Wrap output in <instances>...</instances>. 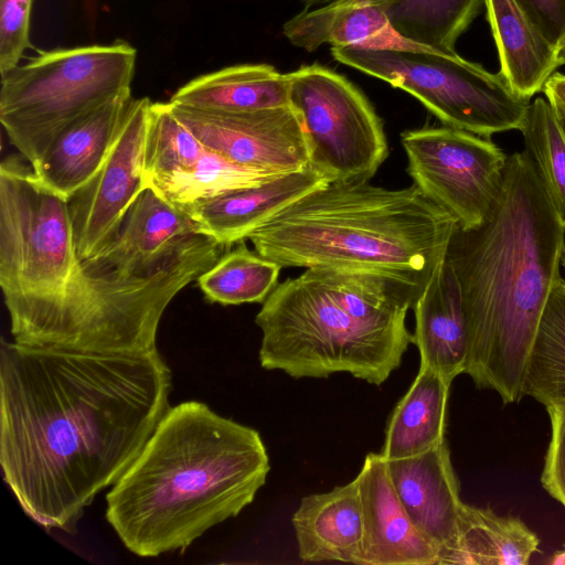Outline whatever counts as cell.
<instances>
[{"instance_id": "cell-32", "label": "cell", "mask_w": 565, "mask_h": 565, "mask_svg": "<svg viewBox=\"0 0 565 565\" xmlns=\"http://www.w3.org/2000/svg\"><path fill=\"white\" fill-rule=\"evenodd\" d=\"M33 0H0V74L19 65L31 47L30 20Z\"/></svg>"}, {"instance_id": "cell-37", "label": "cell", "mask_w": 565, "mask_h": 565, "mask_svg": "<svg viewBox=\"0 0 565 565\" xmlns=\"http://www.w3.org/2000/svg\"><path fill=\"white\" fill-rule=\"evenodd\" d=\"M561 266L565 269V223L562 231Z\"/></svg>"}, {"instance_id": "cell-30", "label": "cell", "mask_w": 565, "mask_h": 565, "mask_svg": "<svg viewBox=\"0 0 565 565\" xmlns=\"http://www.w3.org/2000/svg\"><path fill=\"white\" fill-rule=\"evenodd\" d=\"M276 175L279 174L243 167L205 148L191 169L152 186L170 203L184 206L260 184Z\"/></svg>"}, {"instance_id": "cell-1", "label": "cell", "mask_w": 565, "mask_h": 565, "mask_svg": "<svg viewBox=\"0 0 565 565\" xmlns=\"http://www.w3.org/2000/svg\"><path fill=\"white\" fill-rule=\"evenodd\" d=\"M158 350L76 352L1 343L0 463L24 512L75 530L96 494L137 459L169 409Z\"/></svg>"}, {"instance_id": "cell-15", "label": "cell", "mask_w": 565, "mask_h": 565, "mask_svg": "<svg viewBox=\"0 0 565 565\" xmlns=\"http://www.w3.org/2000/svg\"><path fill=\"white\" fill-rule=\"evenodd\" d=\"M327 183L326 177L308 164L260 184L178 207L192 217L201 233L228 247L249 238L278 212Z\"/></svg>"}, {"instance_id": "cell-19", "label": "cell", "mask_w": 565, "mask_h": 565, "mask_svg": "<svg viewBox=\"0 0 565 565\" xmlns=\"http://www.w3.org/2000/svg\"><path fill=\"white\" fill-rule=\"evenodd\" d=\"M291 523L300 559L361 565L364 522L355 478L331 491L303 497Z\"/></svg>"}, {"instance_id": "cell-23", "label": "cell", "mask_w": 565, "mask_h": 565, "mask_svg": "<svg viewBox=\"0 0 565 565\" xmlns=\"http://www.w3.org/2000/svg\"><path fill=\"white\" fill-rule=\"evenodd\" d=\"M289 75L266 64L225 67L193 78L169 100L216 111H255L289 106Z\"/></svg>"}, {"instance_id": "cell-16", "label": "cell", "mask_w": 565, "mask_h": 565, "mask_svg": "<svg viewBox=\"0 0 565 565\" xmlns=\"http://www.w3.org/2000/svg\"><path fill=\"white\" fill-rule=\"evenodd\" d=\"M386 462L394 490L416 527L438 551L449 545L463 502L446 440L422 454Z\"/></svg>"}, {"instance_id": "cell-17", "label": "cell", "mask_w": 565, "mask_h": 565, "mask_svg": "<svg viewBox=\"0 0 565 565\" xmlns=\"http://www.w3.org/2000/svg\"><path fill=\"white\" fill-rule=\"evenodd\" d=\"M412 343L424 363L448 382L465 373L469 332L462 294L452 265L443 259L415 301Z\"/></svg>"}, {"instance_id": "cell-12", "label": "cell", "mask_w": 565, "mask_h": 565, "mask_svg": "<svg viewBox=\"0 0 565 565\" xmlns=\"http://www.w3.org/2000/svg\"><path fill=\"white\" fill-rule=\"evenodd\" d=\"M150 105L148 97L131 98L103 166L67 199L81 262L99 255L111 243L127 211L148 185L143 152Z\"/></svg>"}, {"instance_id": "cell-14", "label": "cell", "mask_w": 565, "mask_h": 565, "mask_svg": "<svg viewBox=\"0 0 565 565\" xmlns=\"http://www.w3.org/2000/svg\"><path fill=\"white\" fill-rule=\"evenodd\" d=\"M355 480L364 522L361 565H436L438 547L405 511L382 454H369Z\"/></svg>"}, {"instance_id": "cell-21", "label": "cell", "mask_w": 565, "mask_h": 565, "mask_svg": "<svg viewBox=\"0 0 565 565\" xmlns=\"http://www.w3.org/2000/svg\"><path fill=\"white\" fill-rule=\"evenodd\" d=\"M196 233L201 231L192 217L148 184L127 211L111 243L89 259L106 267L128 269Z\"/></svg>"}, {"instance_id": "cell-33", "label": "cell", "mask_w": 565, "mask_h": 565, "mask_svg": "<svg viewBox=\"0 0 565 565\" xmlns=\"http://www.w3.org/2000/svg\"><path fill=\"white\" fill-rule=\"evenodd\" d=\"M545 407L550 414L552 433L541 482L565 508V403H554Z\"/></svg>"}, {"instance_id": "cell-25", "label": "cell", "mask_w": 565, "mask_h": 565, "mask_svg": "<svg viewBox=\"0 0 565 565\" xmlns=\"http://www.w3.org/2000/svg\"><path fill=\"white\" fill-rule=\"evenodd\" d=\"M450 384L440 373L420 363L413 384L388 419L381 452L386 460L412 457L446 440Z\"/></svg>"}, {"instance_id": "cell-4", "label": "cell", "mask_w": 565, "mask_h": 565, "mask_svg": "<svg viewBox=\"0 0 565 565\" xmlns=\"http://www.w3.org/2000/svg\"><path fill=\"white\" fill-rule=\"evenodd\" d=\"M457 228V220L415 184L391 190L334 181L278 212L248 239L281 267L371 271L418 298Z\"/></svg>"}, {"instance_id": "cell-36", "label": "cell", "mask_w": 565, "mask_h": 565, "mask_svg": "<svg viewBox=\"0 0 565 565\" xmlns=\"http://www.w3.org/2000/svg\"><path fill=\"white\" fill-rule=\"evenodd\" d=\"M557 60H558L559 66L565 65V35L557 46Z\"/></svg>"}, {"instance_id": "cell-27", "label": "cell", "mask_w": 565, "mask_h": 565, "mask_svg": "<svg viewBox=\"0 0 565 565\" xmlns=\"http://www.w3.org/2000/svg\"><path fill=\"white\" fill-rule=\"evenodd\" d=\"M522 395L565 403V280L552 289L527 360Z\"/></svg>"}, {"instance_id": "cell-18", "label": "cell", "mask_w": 565, "mask_h": 565, "mask_svg": "<svg viewBox=\"0 0 565 565\" xmlns=\"http://www.w3.org/2000/svg\"><path fill=\"white\" fill-rule=\"evenodd\" d=\"M131 98H115L63 129L31 166L38 178L67 199L88 182L106 160Z\"/></svg>"}, {"instance_id": "cell-28", "label": "cell", "mask_w": 565, "mask_h": 565, "mask_svg": "<svg viewBox=\"0 0 565 565\" xmlns=\"http://www.w3.org/2000/svg\"><path fill=\"white\" fill-rule=\"evenodd\" d=\"M281 268L276 262L252 252L242 241L222 254L196 281L210 302L263 303L276 288Z\"/></svg>"}, {"instance_id": "cell-5", "label": "cell", "mask_w": 565, "mask_h": 565, "mask_svg": "<svg viewBox=\"0 0 565 565\" xmlns=\"http://www.w3.org/2000/svg\"><path fill=\"white\" fill-rule=\"evenodd\" d=\"M416 299L375 273L306 268L278 284L256 316L260 365L294 379L349 373L379 386L412 343L406 315Z\"/></svg>"}, {"instance_id": "cell-8", "label": "cell", "mask_w": 565, "mask_h": 565, "mask_svg": "<svg viewBox=\"0 0 565 565\" xmlns=\"http://www.w3.org/2000/svg\"><path fill=\"white\" fill-rule=\"evenodd\" d=\"M137 52L125 41L40 52L1 75L0 121L19 152L36 163L67 126L131 94Z\"/></svg>"}, {"instance_id": "cell-10", "label": "cell", "mask_w": 565, "mask_h": 565, "mask_svg": "<svg viewBox=\"0 0 565 565\" xmlns=\"http://www.w3.org/2000/svg\"><path fill=\"white\" fill-rule=\"evenodd\" d=\"M288 75L289 105L301 121L309 164L328 182L369 181L388 154L383 122L369 100L317 64Z\"/></svg>"}, {"instance_id": "cell-3", "label": "cell", "mask_w": 565, "mask_h": 565, "mask_svg": "<svg viewBox=\"0 0 565 565\" xmlns=\"http://www.w3.org/2000/svg\"><path fill=\"white\" fill-rule=\"evenodd\" d=\"M270 471L259 433L190 401L169 407L106 495V519L141 557L183 553L239 514Z\"/></svg>"}, {"instance_id": "cell-34", "label": "cell", "mask_w": 565, "mask_h": 565, "mask_svg": "<svg viewBox=\"0 0 565 565\" xmlns=\"http://www.w3.org/2000/svg\"><path fill=\"white\" fill-rule=\"evenodd\" d=\"M556 49L565 35V0H514Z\"/></svg>"}, {"instance_id": "cell-11", "label": "cell", "mask_w": 565, "mask_h": 565, "mask_svg": "<svg viewBox=\"0 0 565 565\" xmlns=\"http://www.w3.org/2000/svg\"><path fill=\"white\" fill-rule=\"evenodd\" d=\"M407 172L419 191L462 230L482 223L502 188L508 156L489 138L449 127L401 135Z\"/></svg>"}, {"instance_id": "cell-7", "label": "cell", "mask_w": 565, "mask_h": 565, "mask_svg": "<svg viewBox=\"0 0 565 565\" xmlns=\"http://www.w3.org/2000/svg\"><path fill=\"white\" fill-rule=\"evenodd\" d=\"M67 198L17 157L0 166V287L13 341L25 344L78 269Z\"/></svg>"}, {"instance_id": "cell-31", "label": "cell", "mask_w": 565, "mask_h": 565, "mask_svg": "<svg viewBox=\"0 0 565 565\" xmlns=\"http://www.w3.org/2000/svg\"><path fill=\"white\" fill-rule=\"evenodd\" d=\"M524 151L532 159L542 183L565 223V137L545 98L530 102L519 129Z\"/></svg>"}, {"instance_id": "cell-20", "label": "cell", "mask_w": 565, "mask_h": 565, "mask_svg": "<svg viewBox=\"0 0 565 565\" xmlns=\"http://www.w3.org/2000/svg\"><path fill=\"white\" fill-rule=\"evenodd\" d=\"M282 31L294 45L308 52L327 43L365 50H431L403 38L386 14L371 3L305 9L287 21Z\"/></svg>"}, {"instance_id": "cell-6", "label": "cell", "mask_w": 565, "mask_h": 565, "mask_svg": "<svg viewBox=\"0 0 565 565\" xmlns=\"http://www.w3.org/2000/svg\"><path fill=\"white\" fill-rule=\"evenodd\" d=\"M225 248L196 233L128 269L81 262L56 309L24 345L107 354L156 351L164 310Z\"/></svg>"}, {"instance_id": "cell-35", "label": "cell", "mask_w": 565, "mask_h": 565, "mask_svg": "<svg viewBox=\"0 0 565 565\" xmlns=\"http://www.w3.org/2000/svg\"><path fill=\"white\" fill-rule=\"evenodd\" d=\"M542 90L565 137V75L554 73L547 79Z\"/></svg>"}, {"instance_id": "cell-24", "label": "cell", "mask_w": 565, "mask_h": 565, "mask_svg": "<svg viewBox=\"0 0 565 565\" xmlns=\"http://www.w3.org/2000/svg\"><path fill=\"white\" fill-rule=\"evenodd\" d=\"M539 544L520 519L462 503L456 536L438 551L437 564L524 565Z\"/></svg>"}, {"instance_id": "cell-29", "label": "cell", "mask_w": 565, "mask_h": 565, "mask_svg": "<svg viewBox=\"0 0 565 565\" xmlns=\"http://www.w3.org/2000/svg\"><path fill=\"white\" fill-rule=\"evenodd\" d=\"M204 150L196 136L175 117L169 102H151L143 152L149 185L191 169Z\"/></svg>"}, {"instance_id": "cell-22", "label": "cell", "mask_w": 565, "mask_h": 565, "mask_svg": "<svg viewBox=\"0 0 565 565\" xmlns=\"http://www.w3.org/2000/svg\"><path fill=\"white\" fill-rule=\"evenodd\" d=\"M500 57V72L530 100L559 66L557 49L514 0H484Z\"/></svg>"}, {"instance_id": "cell-13", "label": "cell", "mask_w": 565, "mask_h": 565, "mask_svg": "<svg viewBox=\"0 0 565 565\" xmlns=\"http://www.w3.org/2000/svg\"><path fill=\"white\" fill-rule=\"evenodd\" d=\"M169 104L205 148L235 163L270 174L294 172L309 164L302 125L290 105L216 111Z\"/></svg>"}, {"instance_id": "cell-2", "label": "cell", "mask_w": 565, "mask_h": 565, "mask_svg": "<svg viewBox=\"0 0 565 565\" xmlns=\"http://www.w3.org/2000/svg\"><path fill=\"white\" fill-rule=\"evenodd\" d=\"M563 222L525 151L508 156L500 195L479 225L455 232L446 258L469 332L465 373L519 402L527 360L559 275Z\"/></svg>"}, {"instance_id": "cell-9", "label": "cell", "mask_w": 565, "mask_h": 565, "mask_svg": "<svg viewBox=\"0 0 565 565\" xmlns=\"http://www.w3.org/2000/svg\"><path fill=\"white\" fill-rule=\"evenodd\" d=\"M332 55L412 94L446 126L487 138L519 130L530 104L501 72L490 73L457 53L332 46Z\"/></svg>"}, {"instance_id": "cell-26", "label": "cell", "mask_w": 565, "mask_h": 565, "mask_svg": "<svg viewBox=\"0 0 565 565\" xmlns=\"http://www.w3.org/2000/svg\"><path fill=\"white\" fill-rule=\"evenodd\" d=\"M306 9L339 3L377 6L406 40L456 54L455 44L479 13L484 0H300Z\"/></svg>"}]
</instances>
